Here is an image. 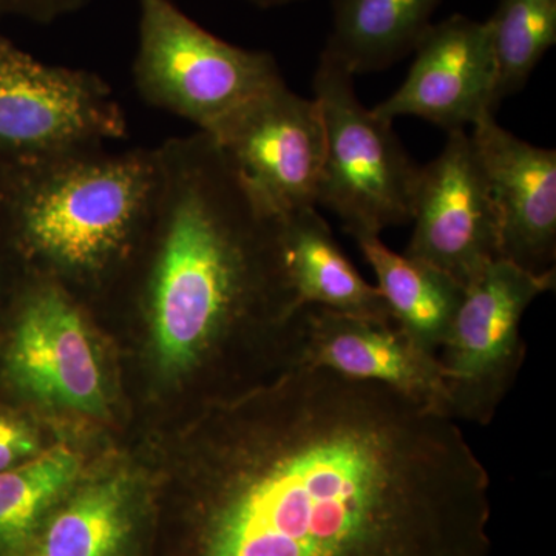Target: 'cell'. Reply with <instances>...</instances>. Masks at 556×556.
I'll list each match as a JSON object with an SVG mask.
<instances>
[{"instance_id": "e0dca14e", "label": "cell", "mask_w": 556, "mask_h": 556, "mask_svg": "<svg viewBox=\"0 0 556 556\" xmlns=\"http://www.w3.org/2000/svg\"><path fill=\"white\" fill-rule=\"evenodd\" d=\"M441 0H332L325 51L353 75L382 72L404 60L431 27Z\"/></svg>"}, {"instance_id": "ba28073f", "label": "cell", "mask_w": 556, "mask_h": 556, "mask_svg": "<svg viewBox=\"0 0 556 556\" xmlns=\"http://www.w3.org/2000/svg\"><path fill=\"white\" fill-rule=\"evenodd\" d=\"M3 375L22 396L91 416L105 415L108 387L89 318L75 295L31 274L14 294Z\"/></svg>"}, {"instance_id": "ffe728a7", "label": "cell", "mask_w": 556, "mask_h": 556, "mask_svg": "<svg viewBox=\"0 0 556 556\" xmlns=\"http://www.w3.org/2000/svg\"><path fill=\"white\" fill-rule=\"evenodd\" d=\"M39 438L24 417L0 409V473L36 457Z\"/></svg>"}, {"instance_id": "277c9868", "label": "cell", "mask_w": 556, "mask_h": 556, "mask_svg": "<svg viewBox=\"0 0 556 556\" xmlns=\"http://www.w3.org/2000/svg\"><path fill=\"white\" fill-rule=\"evenodd\" d=\"M314 100L325 127L317 204L334 212L354 239L412 223L420 166L402 146L393 121L358 101L354 75L321 51Z\"/></svg>"}, {"instance_id": "4fadbf2b", "label": "cell", "mask_w": 556, "mask_h": 556, "mask_svg": "<svg viewBox=\"0 0 556 556\" xmlns=\"http://www.w3.org/2000/svg\"><path fill=\"white\" fill-rule=\"evenodd\" d=\"M300 367L378 383L420 407L452 417L438 354L417 345L391 320L306 309Z\"/></svg>"}, {"instance_id": "6da1fadb", "label": "cell", "mask_w": 556, "mask_h": 556, "mask_svg": "<svg viewBox=\"0 0 556 556\" xmlns=\"http://www.w3.org/2000/svg\"><path fill=\"white\" fill-rule=\"evenodd\" d=\"M266 405L182 556H490V477L457 420L308 367Z\"/></svg>"}, {"instance_id": "5b68a950", "label": "cell", "mask_w": 556, "mask_h": 556, "mask_svg": "<svg viewBox=\"0 0 556 556\" xmlns=\"http://www.w3.org/2000/svg\"><path fill=\"white\" fill-rule=\"evenodd\" d=\"M134 80L152 108L211 134L237 110L285 83L276 58L212 35L172 0H138Z\"/></svg>"}, {"instance_id": "603a6c76", "label": "cell", "mask_w": 556, "mask_h": 556, "mask_svg": "<svg viewBox=\"0 0 556 556\" xmlns=\"http://www.w3.org/2000/svg\"><path fill=\"white\" fill-rule=\"evenodd\" d=\"M252 5L260 9H276V7L291 5V3L302 2V0H248Z\"/></svg>"}, {"instance_id": "5bb4252c", "label": "cell", "mask_w": 556, "mask_h": 556, "mask_svg": "<svg viewBox=\"0 0 556 556\" xmlns=\"http://www.w3.org/2000/svg\"><path fill=\"white\" fill-rule=\"evenodd\" d=\"M152 519L137 479L100 475L62 497L22 556H146Z\"/></svg>"}, {"instance_id": "9c48e42d", "label": "cell", "mask_w": 556, "mask_h": 556, "mask_svg": "<svg viewBox=\"0 0 556 556\" xmlns=\"http://www.w3.org/2000/svg\"><path fill=\"white\" fill-rule=\"evenodd\" d=\"M208 137L222 150L249 197L281 219L317 207L325 161V127L317 101L287 83L248 102Z\"/></svg>"}, {"instance_id": "44dd1931", "label": "cell", "mask_w": 556, "mask_h": 556, "mask_svg": "<svg viewBox=\"0 0 556 556\" xmlns=\"http://www.w3.org/2000/svg\"><path fill=\"white\" fill-rule=\"evenodd\" d=\"M90 0H0L3 16H16L33 24L53 22L86 9Z\"/></svg>"}, {"instance_id": "2e32d148", "label": "cell", "mask_w": 556, "mask_h": 556, "mask_svg": "<svg viewBox=\"0 0 556 556\" xmlns=\"http://www.w3.org/2000/svg\"><path fill=\"white\" fill-rule=\"evenodd\" d=\"M375 270L391 318L409 339L430 353L444 345L466 288L420 260L391 251L379 237L356 239Z\"/></svg>"}, {"instance_id": "d6986e66", "label": "cell", "mask_w": 556, "mask_h": 556, "mask_svg": "<svg viewBox=\"0 0 556 556\" xmlns=\"http://www.w3.org/2000/svg\"><path fill=\"white\" fill-rule=\"evenodd\" d=\"M495 54L493 108L525 89L533 70L556 43V0H500L486 21Z\"/></svg>"}, {"instance_id": "cb8c5ba5", "label": "cell", "mask_w": 556, "mask_h": 556, "mask_svg": "<svg viewBox=\"0 0 556 556\" xmlns=\"http://www.w3.org/2000/svg\"><path fill=\"white\" fill-rule=\"evenodd\" d=\"M0 17H3L2 11H0Z\"/></svg>"}, {"instance_id": "7c38bea8", "label": "cell", "mask_w": 556, "mask_h": 556, "mask_svg": "<svg viewBox=\"0 0 556 556\" xmlns=\"http://www.w3.org/2000/svg\"><path fill=\"white\" fill-rule=\"evenodd\" d=\"M471 144L495 207L500 258L535 276L555 273L556 152L522 141L486 113Z\"/></svg>"}, {"instance_id": "9a60e30c", "label": "cell", "mask_w": 556, "mask_h": 556, "mask_svg": "<svg viewBox=\"0 0 556 556\" xmlns=\"http://www.w3.org/2000/svg\"><path fill=\"white\" fill-rule=\"evenodd\" d=\"M278 228L300 305L394 321L378 287L361 276L316 207L278 219Z\"/></svg>"}, {"instance_id": "8992f818", "label": "cell", "mask_w": 556, "mask_h": 556, "mask_svg": "<svg viewBox=\"0 0 556 556\" xmlns=\"http://www.w3.org/2000/svg\"><path fill=\"white\" fill-rule=\"evenodd\" d=\"M127 131L126 113L100 75L47 64L0 33V167L108 148Z\"/></svg>"}, {"instance_id": "8fae6325", "label": "cell", "mask_w": 556, "mask_h": 556, "mask_svg": "<svg viewBox=\"0 0 556 556\" xmlns=\"http://www.w3.org/2000/svg\"><path fill=\"white\" fill-rule=\"evenodd\" d=\"M413 53L407 79L372 109L376 115L417 116L447 134L495 115L496 64L486 22L455 14L431 24Z\"/></svg>"}, {"instance_id": "3957f363", "label": "cell", "mask_w": 556, "mask_h": 556, "mask_svg": "<svg viewBox=\"0 0 556 556\" xmlns=\"http://www.w3.org/2000/svg\"><path fill=\"white\" fill-rule=\"evenodd\" d=\"M160 179L156 148H108L0 167V217L16 258L42 277L97 281L135 257ZM38 276V274H36Z\"/></svg>"}, {"instance_id": "7402d4cb", "label": "cell", "mask_w": 556, "mask_h": 556, "mask_svg": "<svg viewBox=\"0 0 556 556\" xmlns=\"http://www.w3.org/2000/svg\"><path fill=\"white\" fill-rule=\"evenodd\" d=\"M9 255H13V257L16 258L13 249L10 247L5 228H3L2 217H0V278H2L3 263H5V258L9 257ZM0 288H2V281H0Z\"/></svg>"}, {"instance_id": "7a4b0ae2", "label": "cell", "mask_w": 556, "mask_h": 556, "mask_svg": "<svg viewBox=\"0 0 556 556\" xmlns=\"http://www.w3.org/2000/svg\"><path fill=\"white\" fill-rule=\"evenodd\" d=\"M156 149L142 303L161 368L188 371L252 329L302 348L308 308L289 280L278 219L249 197L207 134Z\"/></svg>"}, {"instance_id": "30bf717a", "label": "cell", "mask_w": 556, "mask_h": 556, "mask_svg": "<svg viewBox=\"0 0 556 556\" xmlns=\"http://www.w3.org/2000/svg\"><path fill=\"white\" fill-rule=\"evenodd\" d=\"M405 251L467 288L500 258L495 207L466 130L448 134L437 160L420 167Z\"/></svg>"}, {"instance_id": "ac0fdd59", "label": "cell", "mask_w": 556, "mask_h": 556, "mask_svg": "<svg viewBox=\"0 0 556 556\" xmlns=\"http://www.w3.org/2000/svg\"><path fill=\"white\" fill-rule=\"evenodd\" d=\"M80 459L54 447L0 473V556H22L47 515L76 485Z\"/></svg>"}, {"instance_id": "52a82bcc", "label": "cell", "mask_w": 556, "mask_h": 556, "mask_svg": "<svg viewBox=\"0 0 556 556\" xmlns=\"http://www.w3.org/2000/svg\"><path fill=\"white\" fill-rule=\"evenodd\" d=\"M555 283L556 274L535 276L497 258L468 285L439 357L453 419L492 422L525 364L522 318Z\"/></svg>"}]
</instances>
